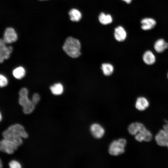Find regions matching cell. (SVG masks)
<instances>
[{
  "instance_id": "obj_1",
  "label": "cell",
  "mask_w": 168,
  "mask_h": 168,
  "mask_svg": "<svg viewBox=\"0 0 168 168\" xmlns=\"http://www.w3.org/2000/svg\"><path fill=\"white\" fill-rule=\"evenodd\" d=\"M2 136L6 139L12 141L17 146L22 142L21 138H26L28 137L24 128L20 124H16L9 127L2 133Z\"/></svg>"
},
{
  "instance_id": "obj_2",
  "label": "cell",
  "mask_w": 168,
  "mask_h": 168,
  "mask_svg": "<svg viewBox=\"0 0 168 168\" xmlns=\"http://www.w3.org/2000/svg\"><path fill=\"white\" fill-rule=\"evenodd\" d=\"M19 94V103L22 106L23 112L26 114L31 113L40 100L39 95L37 93L34 94L33 96L32 100H30L28 97V91L26 88H21Z\"/></svg>"
},
{
  "instance_id": "obj_3",
  "label": "cell",
  "mask_w": 168,
  "mask_h": 168,
  "mask_svg": "<svg viewBox=\"0 0 168 168\" xmlns=\"http://www.w3.org/2000/svg\"><path fill=\"white\" fill-rule=\"evenodd\" d=\"M63 48L65 52L72 58L78 57L81 54L80 42L78 40L72 37H69L66 39Z\"/></svg>"
},
{
  "instance_id": "obj_4",
  "label": "cell",
  "mask_w": 168,
  "mask_h": 168,
  "mask_svg": "<svg viewBox=\"0 0 168 168\" xmlns=\"http://www.w3.org/2000/svg\"><path fill=\"white\" fill-rule=\"evenodd\" d=\"M126 141L124 138H120L113 141L110 144L108 150L109 153L112 155L118 156L124 153Z\"/></svg>"
},
{
  "instance_id": "obj_5",
  "label": "cell",
  "mask_w": 168,
  "mask_h": 168,
  "mask_svg": "<svg viewBox=\"0 0 168 168\" xmlns=\"http://www.w3.org/2000/svg\"><path fill=\"white\" fill-rule=\"evenodd\" d=\"M17 146L11 141L5 138L0 142V150L9 154H12L17 150Z\"/></svg>"
},
{
  "instance_id": "obj_6",
  "label": "cell",
  "mask_w": 168,
  "mask_h": 168,
  "mask_svg": "<svg viewBox=\"0 0 168 168\" xmlns=\"http://www.w3.org/2000/svg\"><path fill=\"white\" fill-rule=\"evenodd\" d=\"M2 39L0 40V62H3L4 59H8L12 52L13 48L12 46L7 47Z\"/></svg>"
},
{
  "instance_id": "obj_7",
  "label": "cell",
  "mask_w": 168,
  "mask_h": 168,
  "mask_svg": "<svg viewBox=\"0 0 168 168\" xmlns=\"http://www.w3.org/2000/svg\"><path fill=\"white\" fill-rule=\"evenodd\" d=\"M17 39V34L13 28L9 27L5 29L2 39L6 44L15 42Z\"/></svg>"
},
{
  "instance_id": "obj_8",
  "label": "cell",
  "mask_w": 168,
  "mask_h": 168,
  "mask_svg": "<svg viewBox=\"0 0 168 168\" xmlns=\"http://www.w3.org/2000/svg\"><path fill=\"white\" fill-rule=\"evenodd\" d=\"M155 140L159 146H166L168 141V135L164 129H161L156 135Z\"/></svg>"
},
{
  "instance_id": "obj_9",
  "label": "cell",
  "mask_w": 168,
  "mask_h": 168,
  "mask_svg": "<svg viewBox=\"0 0 168 168\" xmlns=\"http://www.w3.org/2000/svg\"><path fill=\"white\" fill-rule=\"evenodd\" d=\"M90 130L93 136L97 138L102 137L105 133L104 128L98 124L95 123L91 125Z\"/></svg>"
},
{
  "instance_id": "obj_10",
  "label": "cell",
  "mask_w": 168,
  "mask_h": 168,
  "mask_svg": "<svg viewBox=\"0 0 168 168\" xmlns=\"http://www.w3.org/2000/svg\"><path fill=\"white\" fill-rule=\"evenodd\" d=\"M146 128L142 124L135 122L131 124L128 128L129 133L132 135H135L139 132L143 131Z\"/></svg>"
},
{
  "instance_id": "obj_11",
  "label": "cell",
  "mask_w": 168,
  "mask_h": 168,
  "mask_svg": "<svg viewBox=\"0 0 168 168\" xmlns=\"http://www.w3.org/2000/svg\"><path fill=\"white\" fill-rule=\"evenodd\" d=\"M142 29L144 30H148L152 29L156 24V21L153 19L146 18L141 21Z\"/></svg>"
},
{
  "instance_id": "obj_12",
  "label": "cell",
  "mask_w": 168,
  "mask_h": 168,
  "mask_svg": "<svg viewBox=\"0 0 168 168\" xmlns=\"http://www.w3.org/2000/svg\"><path fill=\"white\" fill-rule=\"evenodd\" d=\"M114 36L116 40L119 42L123 41L125 39L127 34L122 27L119 26L115 29Z\"/></svg>"
},
{
  "instance_id": "obj_13",
  "label": "cell",
  "mask_w": 168,
  "mask_h": 168,
  "mask_svg": "<svg viewBox=\"0 0 168 168\" xmlns=\"http://www.w3.org/2000/svg\"><path fill=\"white\" fill-rule=\"evenodd\" d=\"M149 102L146 98L140 97L136 100L135 107L139 110L143 111L149 106Z\"/></svg>"
},
{
  "instance_id": "obj_14",
  "label": "cell",
  "mask_w": 168,
  "mask_h": 168,
  "mask_svg": "<svg viewBox=\"0 0 168 168\" xmlns=\"http://www.w3.org/2000/svg\"><path fill=\"white\" fill-rule=\"evenodd\" d=\"M168 48V44L162 39L157 40L155 43L154 48L156 51L161 53Z\"/></svg>"
},
{
  "instance_id": "obj_15",
  "label": "cell",
  "mask_w": 168,
  "mask_h": 168,
  "mask_svg": "<svg viewBox=\"0 0 168 168\" xmlns=\"http://www.w3.org/2000/svg\"><path fill=\"white\" fill-rule=\"evenodd\" d=\"M143 59L144 62L148 65L153 64L155 62V55L151 51H146L143 55Z\"/></svg>"
},
{
  "instance_id": "obj_16",
  "label": "cell",
  "mask_w": 168,
  "mask_h": 168,
  "mask_svg": "<svg viewBox=\"0 0 168 168\" xmlns=\"http://www.w3.org/2000/svg\"><path fill=\"white\" fill-rule=\"evenodd\" d=\"M70 20L73 21H78L82 17V14L80 12L76 9H72L69 12Z\"/></svg>"
},
{
  "instance_id": "obj_17",
  "label": "cell",
  "mask_w": 168,
  "mask_h": 168,
  "mask_svg": "<svg viewBox=\"0 0 168 168\" xmlns=\"http://www.w3.org/2000/svg\"><path fill=\"white\" fill-rule=\"evenodd\" d=\"M99 20L100 23L103 25H107L110 23L112 21V18L110 14H105L102 12L99 16Z\"/></svg>"
},
{
  "instance_id": "obj_18",
  "label": "cell",
  "mask_w": 168,
  "mask_h": 168,
  "mask_svg": "<svg viewBox=\"0 0 168 168\" xmlns=\"http://www.w3.org/2000/svg\"><path fill=\"white\" fill-rule=\"evenodd\" d=\"M50 89L52 93L55 95L61 94L63 92V87L60 83H57L50 87Z\"/></svg>"
},
{
  "instance_id": "obj_19",
  "label": "cell",
  "mask_w": 168,
  "mask_h": 168,
  "mask_svg": "<svg viewBox=\"0 0 168 168\" xmlns=\"http://www.w3.org/2000/svg\"><path fill=\"white\" fill-rule=\"evenodd\" d=\"M12 74L14 77L16 78L21 79L24 76L25 70L23 67H19L13 70Z\"/></svg>"
},
{
  "instance_id": "obj_20",
  "label": "cell",
  "mask_w": 168,
  "mask_h": 168,
  "mask_svg": "<svg viewBox=\"0 0 168 168\" xmlns=\"http://www.w3.org/2000/svg\"><path fill=\"white\" fill-rule=\"evenodd\" d=\"M101 69L104 74L107 76L111 75L113 73L114 68L113 66L108 63H104L102 65Z\"/></svg>"
},
{
  "instance_id": "obj_21",
  "label": "cell",
  "mask_w": 168,
  "mask_h": 168,
  "mask_svg": "<svg viewBox=\"0 0 168 168\" xmlns=\"http://www.w3.org/2000/svg\"><path fill=\"white\" fill-rule=\"evenodd\" d=\"M8 84V81L7 78L3 75H0V86L3 87L6 86Z\"/></svg>"
},
{
  "instance_id": "obj_22",
  "label": "cell",
  "mask_w": 168,
  "mask_h": 168,
  "mask_svg": "<svg viewBox=\"0 0 168 168\" xmlns=\"http://www.w3.org/2000/svg\"><path fill=\"white\" fill-rule=\"evenodd\" d=\"M9 165L10 168H20L21 167L19 163L14 160L11 161L9 163Z\"/></svg>"
},
{
  "instance_id": "obj_23",
  "label": "cell",
  "mask_w": 168,
  "mask_h": 168,
  "mask_svg": "<svg viewBox=\"0 0 168 168\" xmlns=\"http://www.w3.org/2000/svg\"><path fill=\"white\" fill-rule=\"evenodd\" d=\"M163 129L168 135V123L163 126Z\"/></svg>"
},
{
  "instance_id": "obj_24",
  "label": "cell",
  "mask_w": 168,
  "mask_h": 168,
  "mask_svg": "<svg viewBox=\"0 0 168 168\" xmlns=\"http://www.w3.org/2000/svg\"><path fill=\"white\" fill-rule=\"evenodd\" d=\"M122 0L125 2L127 3H130L132 1V0Z\"/></svg>"
},
{
  "instance_id": "obj_25",
  "label": "cell",
  "mask_w": 168,
  "mask_h": 168,
  "mask_svg": "<svg viewBox=\"0 0 168 168\" xmlns=\"http://www.w3.org/2000/svg\"><path fill=\"white\" fill-rule=\"evenodd\" d=\"M1 161L0 160V168L1 167H2V166H1Z\"/></svg>"
},
{
  "instance_id": "obj_26",
  "label": "cell",
  "mask_w": 168,
  "mask_h": 168,
  "mask_svg": "<svg viewBox=\"0 0 168 168\" xmlns=\"http://www.w3.org/2000/svg\"><path fill=\"white\" fill-rule=\"evenodd\" d=\"M1 118H1V114L0 113V120H1V119H2Z\"/></svg>"
},
{
  "instance_id": "obj_27",
  "label": "cell",
  "mask_w": 168,
  "mask_h": 168,
  "mask_svg": "<svg viewBox=\"0 0 168 168\" xmlns=\"http://www.w3.org/2000/svg\"><path fill=\"white\" fill-rule=\"evenodd\" d=\"M168 148V142H167V146Z\"/></svg>"
},
{
  "instance_id": "obj_28",
  "label": "cell",
  "mask_w": 168,
  "mask_h": 168,
  "mask_svg": "<svg viewBox=\"0 0 168 168\" xmlns=\"http://www.w3.org/2000/svg\"></svg>"
},
{
  "instance_id": "obj_29",
  "label": "cell",
  "mask_w": 168,
  "mask_h": 168,
  "mask_svg": "<svg viewBox=\"0 0 168 168\" xmlns=\"http://www.w3.org/2000/svg\"></svg>"
}]
</instances>
